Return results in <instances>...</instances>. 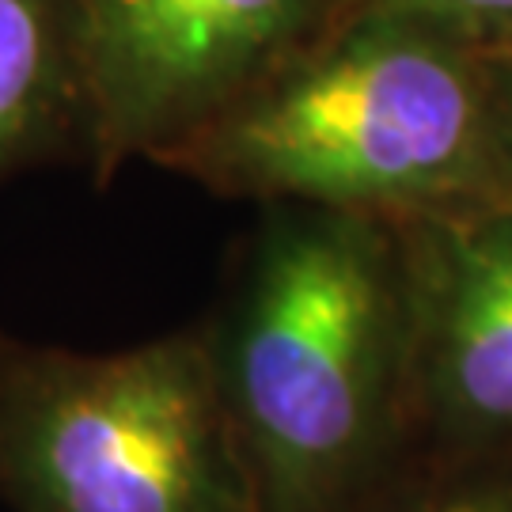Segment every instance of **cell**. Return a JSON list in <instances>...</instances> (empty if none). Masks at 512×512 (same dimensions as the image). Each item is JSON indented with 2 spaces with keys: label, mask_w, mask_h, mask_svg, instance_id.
<instances>
[{
  "label": "cell",
  "mask_w": 512,
  "mask_h": 512,
  "mask_svg": "<svg viewBox=\"0 0 512 512\" xmlns=\"http://www.w3.org/2000/svg\"><path fill=\"white\" fill-rule=\"evenodd\" d=\"M346 512H512V440L452 444L406 437Z\"/></svg>",
  "instance_id": "7"
},
{
  "label": "cell",
  "mask_w": 512,
  "mask_h": 512,
  "mask_svg": "<svg viewBox=\"0 0 512 512\" xmlns=\"http://www.w3.org/2000/svg\"><path fill=\"white\" fill-rule=\"evenodd\" d=\"M486 50V92H490V137H494L497 179L512 190V38Z\"/></svg>",
  "instance_id": "9"
},
{
  "label": "cell",
  "mask_w": 512,
  "mask_h": 512,
  "mask_svg": "<svg viewBox=\"0 0 512 512\" xmlns=\"http://www.w3.org/2000/svg\"><path fill=\"white\" fill-rule=\"evenodd\" d=\"M357 8L418 19L478 46L512 38V0H357Z\"/></svg>",
  "instance_id": "8"
},
{
  "label": "cell",
  "mask_w": 512,
  "mask_h": 512,
  "mask_svg": "<svg viewBox=\"0 0 512 512\" xmlns=\"http://www.w3.org/2000/svg\"><path fill=\"white\" fill-rule=\"evenodd\" d=\"M164 160L232 194L391 220L497 190L486 50L357 8Z\"/></svg>",
  "instance_id": "2"
},
{
  "label": "cell",
  "mask_w": 512,
  "mask_h": 512,
  "mask_svg": "<svg viewBox=\"0 0 512 512\" xmlns=\"http://www.w3.org/2000/svg\"><path fill=\"white\" fill-rule=\"evenodd\" d=\"M395 224L410 300V437L512 440V190Z\"/></svg>",
  "instance_id": "5"
},
{
  "label": "cell",
  "mask_w": 512,
  "mask_h": 512,
  "mask_svg": "<svg viewBox=\"0 0 512 512\" xmlns=\"http://www.w3.org/2000/svg\"><path fill=\"white\" fill-rule=\"evenodd\" d=\"M80 118L73 0H0V183Z\"/></svg>",
  "instance_id": "6"
},
{
  "label": "cell",
  "mask_w": 512,
  "mask_h": 512,
  "mask_svg": "<svg viewBox=\"0 0 512 512\" xmlns=\"http://www.w3.org/2000/svg\"><path fill=\"white\" fill-rule=\"evenodd\" d=\"M319 0H73L95 156H164L308 42Z\"/></svg>",
  "instance_id": "4"
},
{
  "label": "cell",
  "mask_w": 512,
  "mask_h": 512,
  "mask_svg": "<svg viewBox=\"0 0 512 512\" xmlns=\"http://www.w3.org/2000/svg\"><path fill=\"white\" fill-rule=\"evenodd\" d=\"M205 334L258 512H346L410 437L391 217L277 205Z\"/></svg>",
  "instance_id": "1"
},
{
  "label": "cell",
  "mask_w": 512,
  "mask_h": 512,
  "mask_svg": "<svg viewBox=\"0 0 512 512\" xmlns=\"http://www.w3.org/2000/svg\"><path fill=\"white\" fill-rule=\"evenodd\" d=\"M12 512H258L205 323L84 353L0 334Z\"/></svg>",
  "instance_id": "3"
}]
</instances>
